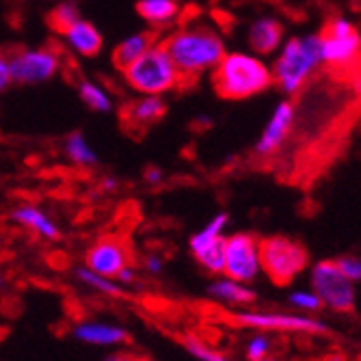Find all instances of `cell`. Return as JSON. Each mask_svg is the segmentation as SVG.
Returning <instances> with one entry per match:
<instances>
[{
    "mask_svg": "<svg viewBox=\"0 0 361 361\" xmlns=\"http://www.w3.org/2000/svg\"><path fill=\"white\" fill-rule=\"evenodd\" d=\"M167 50L169 59L173 61L180 87H192L206 70L214 68L225 54V46L221 37L208 26L202 24H188L176 30L173 35L160 42Z\"/></svg>",
    "mask_w": 361,
    "mask_h": 361,
    "instance_id": "cell-1",
    "label": "cell"
},
{
    "mask_svg": "<svg viewBox=\"0 0 361 361\" xmlns=\"http://www.w3.org/2000/svg\"><path fill=\"white\" fill-rule=\"evenodd\" d=\"M324 72L340 78H361V35L344 18H329L316 35Z\"/></svg>",
    "mask_w": 361,
    "mask_h": 361,
    "instance_id": "cell-2",
    "label": "cell"
},
{
    "mask_svg": "<svg viewBox=\"0 0 361 361\" xmlns=\"http://www.w3.org/2000/svg\"><path fill=\"white\" fill-rule=\"evenodd\" d=\"M271 85L273 76L267 65L240 52L223 54L212 72V87L223 100H247Z\"/></svg>",
    "mask_w": 361,
    "mask_h": 361,
    "instance_id": "cell-3",
    "label": "cell"
},
{
    "mask_svg": "<svg viewBox=\"0 0 361 361\" xmlns=\"http://www.w3.org/2000/svg\"><path fill=\"white\" fill-rule=\"evenodd\" d=\"M320 68L322 59L316 35L305 39L294 37L286 44L281 56L275 61L271 76L281 91L290 95H299Z\"/></svg>",
    "mask_w": 361,
    "mask_h": 361,
    "instance_id": "cell-4",
    "label": "cell"
},
{
    "mask_svg": "<svg viewBox=\"0 0 361 361\" xmlns=\"http://www.w3.org/2000/svg\"><path fill=\"white\" fill-rule=\"evenodd\" d=\"M259 264L271 283L283 288L310 269V251L297 238L281 234L264 236L259 238Z\"/></svg>",
    "mask_w": 361,
    "mask_h": 361,
    "instance_id": "cell-5",
    "label": "cell"
},
{
    "mask_svg": "<svg viewBox=\"0 0 361 361\" xmlns=\"http://www.w3.org/2000/svg\"><path fill=\"white\" fill-rule=\"evenodd\" d=\"M123 72L126 82L139 93L160 95L180 87V76L167 50L158 42L147 52H143L137 61H133Z\"/></svg>",
    "mask_w": 361,
    "mask_h": 361,
    "instance_id": "cell-6",
    "label": "cell"
},
{
    "mask_svg": "<svg viewBox=\"0 0 361 361\" xmlns=\"http://www.w3.org/2000/svg\"><path fill=\"white\" fill-rule=\"evenodd\" d=\"M310 288L318 294L322 310L334 314H353L359 301V288L336 264V259H320L310 269Z\"/></svg>",
    "mask_w": 361,
    "mask_h": 361,
    "instance_id": "cell-7",
    "label": "cell"
},
{
    "mask_svg": "<svg viewBox=\"0 0 361 361\" xmlns=\"http://www.w3.org/2000/svg\"><path fill=\"white\" fill-rule=\"evenodd\" d=\"M236 324L245 329H255L264 334H303V336H329L331 329L318 316H305L299 312H262V310H243L229 314Z\"/></svg>",
    "mask_w": 361,
    "mask_h": 361,
    "instance_id": "cell-8",
    "label": "cell"
},
{
    "mask_svg": "<svg viewBox=\"0 0 361 361\" xmlns=\"http://www.w3.org/2000/svg\"><path fill=\"white\" fill-rule=\"evenodd\" d=\"M223 275L240 283H253L262 275L259 238L251 232H236L225 238Z\"/></svg>",
    "mask_w": 361,
    "mask_h": 361,
    "instance_id": "cell-9",
    "label": "cell"
},
{
    "mask_svg": "<svg viewBox=\"0 0 361 361\" xmlns=\"http://www.w3.org/2000/svg\"><path fill=\"white\" fill-rule=\"evenodd\" d=\"M59 70H61V54L54 52V48L22 50L9 59L11 80H18L22 85L44 82L52 78Z\"/></svg>",
    "mask_w": 361,
    "mask_h": 361,
    "instance_id": "cell-10",
    "label": "cell"
},
{
    "mask_svg": "<svg viewBox=\"0 0 361 361\" xmlns=\"http://www.w3.org/2000/svg\"><path fill=\"white\" fill-rule=\"evenodd\" d=\"M133 264V253L123 238L119 236H102L97 238L85 253V267L102 277L115 279L117 273Z\"/></svg>",
    "mask_w": 361,
    "mask_h": 361,
    "instance_id": "cell-11",
    "label": "cell"
},
{
    "mask_svg": "<svg viewBox=\"0 0 361 361\" xmlns=\"http://www.w3.org/2000/svg\"><path fill=\"white\" fill-rule=\"evenodd\" d=\"M294 113H297V102H283L275 111L273 119L269 121L264 135H262L259 143L255 145V158L259 160H271L277 158L288 145V137L294 123Z\"/></svg>",
    "mask_w": 361,
    "mask_h": 361,
    "instance_id": "cell-12",
    "label": "cell"
},
{
    "mask_svg": "<svg viewBox=\"0 0 361 361\" xmlns=\"http://www.w3.org/2000/svg\"><path fill=\"white\" fill-rule=\"evenodd\" d=\"M167 113V104L158 95H147L143 100L128 102L121 109V128L130 137H143L152 126H156Z\"/></svg>",
    "mask_w": 361,
    "mask_h": 361,
    "instance_id": "cell-13",
    "label": "cell"
},
{
    "mask_svg": "<svg viewBox=\"0 0 361 361\" xmlns=\"http://www.w3.org/2000/svg\"><path fill=\"white\" fill-rule=\"evenodd\" d=\"M72 338L85 346L93 348H113L130 340V334L123 324L111 320H80L72 326Z\"/></svg>",
    "mask_w": 361,
    "mask_h": 361,
    "instance_id": "cell-14",
    "label": "cell"
},
{
    "mask_svg": "<svg viewBox=\"0 0 361 361\" xmlns=\"http://www.w3.org/2000/svg\"><path fill=\"white\" fill-rule=\"evenodd\" d=\"M208 297L223 303V305H232V307H249L257 301V292L249 283H240L236 279L229 277H216L208 283L206 288Z\"/></svg>",
    "mask_w": 361,
    "mask_h": 361,
    "instance_id": "cell-15",
    "label": "cell"
},
{
    "mask_svg": "<svg viewBox=\"0 0 361 361\" xmlns=\"http://www.w3.org/2000/svg\"><path fill=\"white\" fill-rule=\"evenodd\" d=\"M11 221L20 227L28 229L44 240H56L61 236L59 225L37 206H18L11 210Z\"/></svg>",
    "mask_w": 361,
    "mask_h": 361,
    "instance_id": "cell-16",
    "label": "cell"
},
{
    "mask_svg": "<svg viewBox=\"0 0 361 361\" xmlns=\"http://www.w3.org/2000/svg\"><path fill=\"white\" fill-rule=\"evenodd\" d=\"M158 44V32L156 30H145V32H137V35L128 37L126 42H121L115 52H113V63L117 70H126L130 63L137 61L143 52H147L152 46Z\"/></svg>",
    "mask_w": 361,
    "mask_h": 361,
    "instance_id": "cell-17",
    "label": "cell"
},
{
    "mask_svg": "<svg viewBox=\"0 0 361 361\" xmlns=\"http://www.w3.org/2000/svg\"><path fill=\"white\" fill-rule=\"evenodd\" d=\"M283 37V26L277 20H257L249 30V46L259 54H271L277 50Z\"/></svg>",
    "mask_w": 361,
    "mask_h": 361,
    "instance_id": "cell-18",
    "label": "cell"
},
{
    "mask_svg": "<svg viewBox=\"0 0 361 361\" xmlns=\"http://www.w3.org/2000/svg\"><path fill=\"white\" fill-rule=\"evenodd\" d=\"M225 234L219 238H212L210 243L197 245V247H188L195 262L200 264L208 275H223V262H225Z\"/></svg>",
    "mask_w": 361,
    "mask_h": 361,
    "instance_id": "cell-19",
    "label": "cell"
},
{
    "mask_svg": "<svg viewBox=\"0 0 361 361\" xmlns=\"http://www.w3.org/2000/svg\"><path fill=\"white\" fill-rule=\"evenodd\" d=\"M68 42L82 56H97V54H100V50H102L100 30H97L91 22H85V20H78L68 30Z\"/></svg>",
    "mask_w": 361,
    "mask_h": 361,
    "instance_id": "cell-20",
    "label": "cell"
},
{
    "mask_svg": "<svg viewBox=\"0 0 361 361\" xmlns=\"http://www.w3.org/2000/svg\"><path fill=\"white\" fill-rule=\"evenodd\" d=\"M74 277L76 281H80L82 286L91 288L93 292L97 294H104V297H113V299H119V297H126V288L119 286L115 279L111 277H102L93 271H89L87 267H76L74 269Z\"/></svg>",
    "mask_w": 361,
    "mask_h": 361,
    "instance_id": "cell-21",
    "label": "cell"
},
{
    "mask_svg": "<svg viewBox=\"0 0 361 361\" xmlns=\"http://www.w3.org/2000/svg\"><path fill=\"white\" fill-rule=\"evenodd\" d=\"M137 11L152 24H165L180 13V0H139Z\"/></svg>",
    "mask_w": 361,
    "mask_h": 361,
    "instance_id": "cell-22",
    "label": "cell"
},
{
    "mask_svg": "<svg viewBox=\"0 0 361 361\" xmlns=\"http://www.w3.org/2000/svg\"><path fill=\"white\" fill-rule=\"evenodd\" d=\"M78 20H80V13H78L76 5H72V3H63L48 13V26L56 32V35H68V30Z\"/></svg>",
    "mask_w": 361,
    "mask_h": 361,
    "instance_id": "cell-23",
    "label": "cell"
},
{
    "mask_svg": "<svg viewBox=\"0 0 361 361\" xmlns=\"http://www.w3.org/2000/svg\"><path fill=\"white\" fill-rule=\"evenodd\" d=\"M288 303L294 312L305 314V316H318L322 312V303L318 299V294L312 288H301V290H294L290 292Z\"/></svg>",
    "mask_w": 361,
    "mask_h": 361,
    "instance_id": "cell-24",
    "label": "cell"
},
{
    "mask_svg": "<svg viewBox=\"0 0 361 361\" xmlns=\"http://www.w3.org/2000/svg\"><path fill=\"white\" fill-rule=\"evenodd\" d=\"M182 346H184V348H186V353H188V355H192L197 361H232L229 357H225L223 353H219V350L210 348L206 342H202L200 338L192 336V334L182 336Z\"/></svg>",
    "mask_w": 361,
    "mask_h": 361,
    "instance_id": "cell-25",
    "label": "cell"
},
{
    "mask_svg": "<svg viewBox=\"0 0 361 361\" xmlns=\"http://www.w3.org/2000/svg\"><path fill=\"white\" fill-rule=\"evenodd\" d=\"M227 223H229V216H227V212H219L216 216H212V219L206 223V227H204V229H200V232L190 236V240H188V247L204 245V243H210L212 238H219V236H223V229L227 227Z\"/></svg>",
    "mask_w": 361,
    "mask_h": 361,
    "instance_id": "cell-26",
    "label": "cell"
},
{
    "mask_svg": "<svg viewBox=\"0 0 361 361\" xmlns=\"http://www.w3.org/2000/svg\"><path fill=\"white\" fill-rule=\"evenodd\" d=\"M68 156L72 158V162L82 165V167H89V165H95V162H97L95 152L89 147V143L78 133L68 139Z\"/></svg>",
    "mask_w": 361,
    "mask_h": 361,
    "instance_id": "cell-27",
    "label": "cell"
},
{
    "mask_svg": "<svg viewBox=\"0 0 361 361\" xmlns=\"http://www.w3.org/2000/svg\"><path fill=\"white\" fill-rule=\"evenodd\" d=\"M80 89V97L85 100V104L93 111H109L111 109V100H109V95L89 80H80L78 85Z\"/></svg>",
    "mask_w": 361,
    "mask_h": 361,
    "instance_id": "cell-28",
    "label": "cell"
},
{
    "mask_svg": "<svg viewBox=\"0 0 361 361\" xmlns=\"http://www.w3.org/2000/svg\"><path fill=\"white\" fill-rule=\"evenodd\" d=\"M271 350H273V340L264 331H257L255 336H251L247 340V346H245L247 361H262V359H267V357H271Z\"/></svg>",
    "mask_w": 361,
    "mask_h": 361,
    "instance_id": "cell-29",
    "label": "cell"
},
{
    "mask_svg": "<svg viewBox=\"0 0 361 361\" xmlns=\"http://www.w3.org/2000/svg\"><path fill=\"white\" fill-rule=\"evenodd\" d=\"M336 264L340 267V271L353 281V283H361V255H355V253H346V255H340V257H334Z\"/></svg>",
    "mask_w": 361,
    "mask_h": 361,
    "instance_id": "cell-30",
    "label": "cell"
},
{
    "mask_svg": "<svg viewBox=\"0 0 361 361\" xmlns=\"http://www.w3.org/2000/svg\"><path fill=\"white\" fill-rule=\"evenodd\" d=\"M143 271L149 275V277H160L162 271H165V259H162L158 253H149L143 257Z\"/></svg>",
    "mask_w": 361,
    "mask_h": 361,
    "instance_id": "cell-31",
    "label": "cell"
},
{
    "mask_svg": "<svg viewBox=\"0 0 361 361\" xmlns=\"http://www.w3.org/2000/svg\"><path fill=\"white\" fill-rule=\"evenodd\" d=\"M137 279H139V271H137V267H135V264L123 267V269L117 273V277H115V281H117L119 286H123V288L135 286V283H137Z\"/></svg>",
    "mask_w": 361,
    "mask_h": 361,
    "instance_id": "cell-32",
    "label": "cell"
},
{
    "mask_svg": "<svg viewBox=\"0 0 361 361\" xmlns=\"http://www.w3.org/2000/svg\"><path fill=\"white\" fill-rule=\"evenodd\" d=\"M102 361H145V357L135 355V353H128V350H113Z\"/></svg>",
    "mask_w": 361,
    "mask_h": 361,
    "instance_id": "cell-33",
    "label": "cell"
},
{
    "mask_svg": "<svg viewBox=\"0 0 361 361\" xmlns=\"http://www.w3.org/2000/svg\"><path fill=\"white\" fill-rule=\"evenodd\" d=\"M11 82V74H9V59L0 52V91H5Z\"/></svg>",
    "mask_w": 361,
    "mask_h": 361,
    "instance_id": "cell-34",
    "label": "cell"
},
{
    "mask_svg": "<svg viewBox=\"0 0 361 361\" xmlns=\"http://www.w3.org/2000/svg\"><path fill=\"white\" fill-rule=\"evenodd\" d=\"M162 180V171L160 169H156V167H147L145 169V182L147 184H158Z\"/></svg>",
    "mask_w": 361,
    "mask_h": 361,
    "instance_id": "cell-35",
    "label": "cell"
},
{
    "mask_svg": "<svg viewBox=\"0 0 361 361\" xmlns=\"http://www.w3.org/2000/svg\"><path fill=\"white\" fill-rule=\"evenodd\" d=\"M104 188H106L109 192H113V190H117V180H113V178H109V180H104Z\"/></svg>",
    "mask_w": 361,
    "mask_h": 361,
    "instance_id": "cell-36",
    "label": "cell"
},
{
    "mask_svg": "<svg viewBox=\"0 0 361 361\" xmlns=\"http://www.w3.org/2000/svg\"><path fill=\"white\" fill-rule=\"evenodd\" d=\"M5 281H7V279H5V273H3V271H0V288H3V286H5Z\"/></svg>",
    "mask_w": 361,
    "mask_h": 361,
    "instance_id": "cell-37",
    "label": "cell"
},
{
    "mask_svg": "<svg viewBox=\"0 0 361 361\" xmlns=\"http://www.w3.org/2000/svg\"><path fill=\"white\" fill-rule=\"evenodd\" d=\"M262 361H283V359H275V357H267V359H262Z\"/></svg>",
    "mask_w": 361,
    "mask_h": 361,
    "instance_id": "cell-38",
    "label": "cell"
},
{
    "mask_svg": "<svg viewBox=\"0 0 361 361\" xmlns=\"http://www.w3.org/2000/svg\"><path fill=\"white\" fill-rule=\"evenodd\" d=\"M359 297H361V290H359Z\"/></svg>",
    "mask_w": 361,
    "mask_h": 361,
    "instance_id": "cell-39",
    "label": "cell"
},
{
    "mask_svg": "<svg viewBox=\"0 0 361 361\" xmlns=\"http://www.w3.org/2000/svg\"><path fill=\"white\" fill-rule=\"evenodd\" d=\"M145 361H149V359H145Z\"/></svg>",
    "mask_w": 361,
    "mask_h": 361,
    "instance_id": "cell-40",
    "label": "cell"
}]
</instances>
